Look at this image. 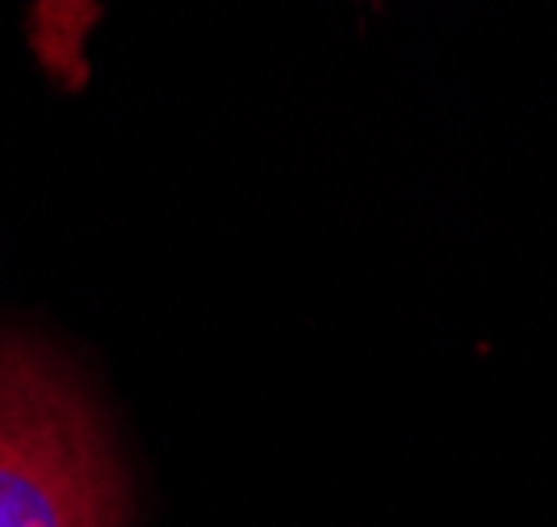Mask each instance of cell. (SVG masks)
I'll return each instance as SVG.
<instances>
[{
    "instance_id": "cell-1",
    "label": "cell",
    "mask_w": 557,
    "mask_h": 527,
    "mask_svg": "<svg viewBox=\"0 0 557 527\" xmlns=\"http://www.w3.org/2000/svg\"><path fill=\"white\" fill-rule=\"evenodd\" d=\"M97 418L38 348L0 339V527H122Z\"/></svg>"
}]
</instances>
